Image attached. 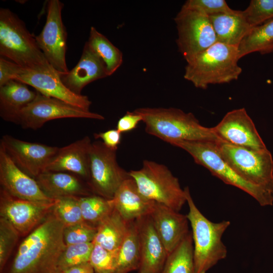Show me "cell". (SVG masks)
Instances as JSON below:
<instances>
[{
  "label": "cell",
  "instance_id": "6da1fadb",
  "mask_svg": "<svg viewBox=\"0 0 273 273\" xmlns=\"http://www.w3.org/2000/svg\"><path fill=\"white\" fill-rule=\"evenodd\" d=\"M64 228L52 211L23 240L4 273H61L58 262L66 246Z\"/></svg>",
  "mask_w": 273,
  "mask_h": 273
},
{
  "label": "cell",
  "instance_id": "7a4b0ae2",
  "mask_svg": "<svg viewBox=\"0 0 273 273\" xmlns=\"http://www.w3.org/2000/svg\"><path fill=\"white\" fill-rule=\"evenodd\" d=\"M140 115L145 131L170 144L180 141H217L212 127L202 125L194 115L175 108L144 107L133 111Z\"/></svg>",
  "mask_w": 273,
  "mask_h": 273
},
{
  "label": "cell",
  "instance_id": "3957f363",
  "mask_svg": "<svg viewBox=\"0 0 273 273\" xmlns=\"http://www.w3.org/2000/svg\"><path fill=\"white\" fill-rule=\"evenodd\" d=\"M189 206L187 215L192 228L195 273H207L226 257V247L222 237L231 222H213L206 218L195 205L188 187L185 189Z\"/></svg>",
  "mask_w": 273,
  "mask_h": 273
},
{
  "label": "cell",
  "instance_id": "277c9868",
  "mask_svg": "<svg viewBox=\"0 0 273 273\" xmlns=\"http://www.w3.org/2000/svg\"><path fill=\"white\" fill-rule=\"evenodd\" d=\"M240 59L238 47L217 42L187 62L184 78L202 89L229 83L238 79L242 72Z\"/></svg>",
  "mask_w": 273,
  "mask_h": 273
},
{
  "label": "cell",
  "instance_id": "5b68a950",
  "mask_svg": "<svg viewBox=\"0 0 273 273\" xmlns=\"http://www.w3.org/2000/svg\"><path fill=\"white\" fill-rule=\"evenodd\" d=\"M0 55L22 68L52 67L24 22L7 8L0 9Z\"/></svg>",
  "mask_w": 273,
  "mask_h": 273
},
{
  "label": "cell",
  "instance_id": "8992f818",
  "mask_svg": "<svg viewBox=\"0 0 273 273\" xmlns=\"http://www.w3.org/2000/svg\"><path fill=\"white\" fill-rule=\"evenodd\" d=\"M216 142L180 141L170 144L188 152L195 162L207 168L224 183L236 187L252 196L261 206L273 205V193L245 180L220 155Z\"/></svg>",
  "mask_w": 273,
  "mask_h": 273
},
{
  "label": "cell",
  "instance_id": "52a82bcc",
  "mask_svg": "<svg viewBox=\"0 0 273 273\" xmlns=\"http://www.w3.org/2000/svg\"><path fill=\"white\" fill-rule=\"evenodd\" d=\"M16 80L34 88L46 96L89 111L92 102L86 96L76 95L63 83L60 74L53 67L32 69L22 68L0 57V86L10 80Z\"/></svg>",
  "mask_w": 273,
  "mask_h": 273
},
{
  "label": "cell",
  "instance_id": "ba28073f",
  "mask_svg": "<svg viewBox=\"0 0 273 273\" xmlns=\"http://www.w3.org/2000/svg\"><path fill=\"white\" fill-rule=\"evenodd\" d=\"M129 175L135 182L139 192L147 199L163 204L179 212L187 202L185 189L178 178L164 165L145 160L139 170Z\"/></svg>",
  "mask_w": 273,
  "mask_h": 273
},
{
  "label": "cell",
  "instance_id": "9c48e42d",
  "mask_svg": "<svg viewBox=\"0 0 273 273\" xmlns=\"http://www.w3.org/2000/svg\"><path fill=\"white\" fill-rule=\"evenodd\" d=\"M216 144L222 158L241 177L273 193V158L267 148L250 149L219 140Z\"/></svg>",
  "mask_w": 273,
  "mask_h": 273
},
{
  "label": "cell",
  "instance_id": "30bf717a",
  "mask_svg": "<svg viewBox=\"0 0 273 273\" xmlns=\"http://www.w3.org/2000/svg\"><path fill=\"white\" fill-rule=\"evenodd\" d=\"M116 151L100 140L93 142L89 150L87 184L93 193L108 199H112L122 183L130 177L128 172L119 165Z\"/></svg>",
  "mask_w": 273,
  "mask_h": 273
},
{
  "label": "cell",
  "instance_id": "8fae6325",
  "mask_svg": "<svg viewBox=\"0 0 273 273\" xmlns=\"http://www.w3.org/2000/svg\"><path fill=\"white\" fill-rule=\"evenodd\" d=\"M174 20L177 30L176 42L187 62L217 42L209 16L181 8Z\"/></svg>",
  "mask_w": 273,
  "mask_h": 273
},
{
  "label": "cell",
  "instance_id": "7c38bea8",
  "mask_svg": "<svg viewBox=\"0 0 273 273\" xmlns=\"http://www.w3.org/2000/svg\"><path fill=\"white\" fill-rule=\"evenodd\" d=\"M64 4L59 0L48 1L47 19L35 38L51 66L60 74L69 72L66 61L67 33L62 19Z\"/></svg>",
  "mask_w": 273,
  "mask_h": 273
},
{
  "label": "cell",
  "instance_id": "4fadbf2b",
  "mask_svg": "<svg viewBox=\"0 0 273 273\" xmlns=\"http://www.w3.org/2000/svg\"><path fill=\"white\" fill-rule=\"evenodd\" d=\"M67 118L100 120L105 119L100 114L83 110L37 92L35 98L21 112L19 124L24 128L35 130L40 128L48 121Z\"/></svg>",
  "mask_w": 273,
  "mask_h": 273
},
{
  "label": "cell",
  "instance_id": "5bb4252c",
  "mask_svg": "<svg viewBox=\"0 0 273 273\" xmlns=\"http://www.w3.org/2000/svg\"><path fill=\"white\" fill-rule=\"evenodd\" d=\"M0 146L21 170L34 179L46 171L59 149L24 141L8 134L2 136Z\"/></svg>",
  "mask_w": 273,
  "mask_h": 273
},
{
  "label": "cell",
  "instance_id": "9a60e30c",
  "mask_svg": "<svg viewBox=\"0 0 273 273\" xmlns=\"http://www.w3.org/2000/svg\"><path fill=\"white\" fill-rule=\"evenodd\" d=\"M54 205L19 199L1 188L0 217L9 221L21 236H26L39 225L53 211Z\"/></svg>",
  "mask_w": 273,
  "mask_h": 273
},
{
  "label": "cell",
  "instance_id": "2e32d148",
  "mask_svg": "<svg viewBox=\"0 0 273 273\" xmlns=\"http://www.w3.org/2000/svg\"><path fill=\"white\" fill-rule=\"evenodd\" d=\"M212 128L218 140L231 145L256 150L267 148L244 108L228 112Z\"/></svg>",
  "mask_w": 273,
  "mask_h": 273
},
{
  "label": "cell",
  "instance_id": "e0dca14e",
  "mask_svg": "<svg viewBox=\"0 0 273 273\" xmlns=\"http://www.w3.org/2000/svg\"><path fill=\"white\" fill-rule=\"evenodd\" d=\"M0 184L12 196L42 205H52L55 200L47 196L35 179L21 170L0 146Z\"/></svg>",
  "mask_w": 273,
  "mask_h": 273
},
{
  "label": "cell",
  "instance_id": "ac0fdd59",
  "mask_svg": "<svg viewBox=\"0 0 273 273\" xmlns=\"http://www.w3.org/2000/svg\"><path fill=\"white\" fill-rule=\"evenodd\" d=\"M136 220L140 243L139 273H160L168 253L149 215Z\"/></svg>",
  "mask_w": 273,
  "mask_h": 273
},
{
  "label": "cell",
  "instance_id": "d6986e66",
  "mask_svg": "<svg viewBox=\"0 0 273 273\" xmlns=\"http://www.w3.org/2000/svg\"><path fill=\"white\" fill-rule=\"evenodd\" d=\"M150 216L168 255L190 232L187 215L155 202Z\"/></svg>",
  "mask_w": 273,
  "mask_h": 273
},
{
  "label": "cell",
  "instance_id": "ffe728a7",
  "mask_svg": "<svg viewBox=\"0 0 273 273\" xmlns=\"http://www.w3.org/2000/svg\"><path fill=\"white\" fill-rule=\"evenodd\" d=\"M108 76L105 64L86 42L77 64L67 73L60 74V78L69 90L80 95L86 85Z\"/></svg>",
  "mask_w": 273,
  "mask_h": 273
},
{
  "label": "cell",
  "instance_id": "44dd1931",
  "mask_svg": "<svg viewBox=\"0 0 273 273\" xmlns=\"http://www.w3.org/2000/svg\"><path fill=\"white\" fill-rule=\"evenodd\" d=\"M92 142L88 136L59 148L46 171L66 172L87 181L89 177V150Z\"/></svg>",
  "mask_w": 273,
  "mask_h": 273
},
{
  "label": "cell",
  "instance_id": "7402d4cb",
  "mask_svg": "<svg viewBox=\"0 0 273 273\" xmlns=\"http://www.w3.org/2000/svg\"><path fill=\"white\" fill-rule=\"evenodd\" d=\"M78 177L66 172L46 171L35 180L44 194L52 199L93 195L88 185Z\"/></svg>",
  "mask_w": 273,
  "mask_h": 273
},
{
  "label": "cell",
  "instance_id": "603a6c76",
  "mask_svg": "<svg viewBox=\"0 0 273 273\" xmlns=\"http://www.w3.org/2000/svg\"><path fill=\"white\" fill-rule=\"evenodd\" d=\"M112 199L114 208L128 222L149 215L155 203L139 192L130 177L122 183Z\"/></svg>",
  "mask_w": 273,
  "mask_h": 273
},
{
  "label": "cell",
  "instance_id": "cb8c5ba5",
  "mask_svg": "<svg viewBox=\"0 0 273 273\" xmlns=\"http://www.w3.org/2000/svg\"><path fill=\"white\" fill-rule=\"evenodd\" d=\"M36 91L23 82L10 80L0 86V116L5 121L19 124L22 110L36 97Z\"/></svg>",
  "mask_w": 273,
  "mask_h": 273
},
{
  "label": "cell",
  "instance_id": "d4e9b609",
  "mask_svg": "<svg viewBox=\"0 0 273 273\" xmlns=\"http://www.w3.org/2000/svg\"><path fill=\"white\" fill-rule=\"evenodd\" d=\"M217 41L238 47L252 28L244 17L242 11L234 14H219L209 16Z\"/></svg>",
  "mask_w": 273,
  "mask_h": 273
},
{
  "label": "cell",
  "instance_id": "484cf974",
  "mask_svg": "<svg viewBox=\"0 0 273 273\" xmlns=\"http://www.w3.org/2000/svg\"><path fill=\"white\" fill-rule=\"evenodd\" d=\"M129 222L114 208L97 226L93 243L110 251L119 249L127 233Z\"/></svg>",
  "mask_w": 273,
  "mask_h": 273
},
{
  "label": "cell",
  "instance_id": "4316f807",
  "mask_svg": "<svg viewBox=\"0 0 273 273\" xmlns=\"http://www.w3.org/2000/svg\"><path fill=\"white\" fill-rule=\"evenodd\" d=\"M140 243L136 220L130 221L127 233L118 250L114 273H128L139 269Z\"/></svg>",
  "mask_w": 273,
  "mask_h": 273
},
{
  "label": "cell",
  "instance_id": "83f0119b",
  "mask_svg": "<svg viewBox=\"0 0 273 273\" xmlns=\"http://www.w3.org/2000/svg\"><path fill=\"white\" fill-rule=\"evenodd\" d=\"M240 59L249 54L273 52V19L252 28L238 47Z\"/></svg>",
  "mask_w": 273,
  "mask_h": 273
},
{
  "label": "cell",
  "instance_id": "f1b7e54d",
  "mask_svg": "<svg viewBox=\"0 0 273 273\" xmlns=\"http://www.w3.org/2000/svg\"><path fill=\"white\" fill-rule=\"evenodd\" d=\"M86 42L103 61L109 76L112 75L122 65L123 54L121 51L93 26L90 27L89 38Z\"/></svg>",
  "mask_w": 273,
  "mask_h": 273
},
{
  "label": "cell",
  "instance_id": "f546056e",
  "mask_svg": "<svg viewBox=\"0 0 273 273\" xmlns=\"http://www.w3.org/2000/svg\"><path fill=\"white\" fill-rule=\"evenodd\" d=\"M160 273H195L193 243L191 232L168 255Z\"/></svg>",
  "mask_w": 273,
  "mask_h": 273
},
{
  "label": "cell",
  "instance_id": "4dcf8cb0",
  "mask_svg": "<svg viewBox=\"0 0 273 273\" xmlns=\"http://www.w3.org/2000/svg\"><path fill=\"white\" fill-rule=\"evenodd\" d=\"M83 220L97 227L114 209L112 199L93 194L78 198Z\"/></svg>",
  "mask_w": 273,
  "mask_h": 273
},
{
  "label": "cell",
  "instance_id": "1f68e13d",
  "mask_svg": "<svg viewBox=\"0 0 273 273\" xmlns=\"http://www.w3.org/2000/svg\"><path fill=\"white\" fill-rule=\"evenodd\" d=\"M78 198L68 197L55 200L53 211L65 226L84 221Z\"/></svg>",
  "mask_w": 273,
  "mask_h": 273
},
{
  "label": "cell",
  "instance_id": "d6a6232c",
  "mask_svg": "<svg viewBox=\"0 0 273 273\" xmlns=\"http://www.w3.org/2000/svg\"><path fill=\"white\" fill-rule=\"evenodd\" d=\"M94 243L66 245L58 262L61 273L73 266L89 261Z\"/></svg>",
  "mask_w": 273,
  "mask_h": 273
},
{
  "label": "cell",
  "instance_id": "836d02e7",
  "mask_svg": "<svg viewBox=\"0 0 273 273\" xmlns=\"http://www.w3.org/2000/svg\"><path fill=\"white\" fill-rule=\"evenodd\" d=\"M19 232L5 218L0 217V271L2 273L17 244Z\"/></svg>",
  "mask_w": 273,
  "mask_h": 273
},
{
  "label": "cell",
  "instance_id": "e575fe53",
  "mask_svg": "<svg viewBox=\"0 0 273 273\" xmlns=\"http://www.w3.org/2000/svg\"><path fill=\"white\" fill-rule=\"evenodd\" d=\"M118 250L110 251L99 245L94 244L88 262L92 266L95 273H114Z\"/></svg>",
  "mask_w": 273,
  "mask_h": 273
},
{
  "label": "cell",
  "instance_id": "d590c367",
  "mask_svg": "<svg viewBox=\"0 0 273 273\" xmlns=\"http://www.w3.org/2000/svg\"><path fill=\"white\" fill-rule=\"evenodd\" d=\"M243 14L251 28L273 19V0H252Z\"/></svg>",
  "mask_w": 273,
  "mask_h": 273
},
{
  "label": "cell",
  "instance_id": "8d00e7d4",
  "mask_svg": "<svg viewBox=\"0 0 273 273\" xmlns=\"http://www.w3.org/2000/svg\"><path fill=\"white\" fill-rule=\"evenodd\" d=\"M97 227L85 221L65 226L63 232L66 245L93 242Z\"/></svg>",
  "mask_w": 273,
  "mask_h": 273
},
{
  "label": "cell",
  "instance_id": "74e56055",
  "mask_svg": "<svg viewBox=\"0 0 273 273\" xmlns=\"http://www.w3.org/2000/svg\"><path fill=\"white\" fill-rule=\"evenodd\" d=\"M181 8L195 10L208 16L219 14H234L237 11L230 8L224 0H188Z\"/></svg>",
  "mask_w": 273,
  "mask_h": 273
},
{
  "label": "cell",
  "instance_id": "f35d334b",
  "mask_svg": "<svg viewBox=\"0 0 273 273\" xmlns=\"http://www.w3.org/2000/svg\"><path fill=\"white\" fill-rule=\"evenodd\" d=\"M142 120L139 114L134 111H127L118 120L116 129L121 133L130 131L135 129Z\"/></svg>",
  "mask_w": 273,
  "mask_h": 273
},
{
  "label": "cell",
  "instance_id": "ab89813d",
  "mask_svg": "<svg viewBox=\"0 0 273 273\" xmlns=\"http://www.w3.org/2000/svg\"><path fill=\"white\" fill-rule=\"evenodd\" d=\"M95 139L102 140V142L108 148L117 150L121 141V133L116 128L111 129L94 134Z\"/></svg>",
  "mask_w": 273,
  "mask_h": 273
},
{
  "label": "cell",
  "instance_id": "60d3db41",
  "mask_svg": "<svg viewBox=\"0 0 273 273\" xmlns=\"http://www.w3.org/2000/svg\"><path fill=\"white\" fill-rule=\"evenodd\" d=\"M63 273H95V272L91 264L89 262H87L70 267Z\"/></svg>",
  "mask_w": 273,
  "mask_h": 273
},
{
  "label": "cell",
  "instance_id": "b9f144b4",
  "mask_svg": "<svg viewBox=\"0 0 273 273\" xmlns=\"http://www.w3.org/2000/svg\"></svg>",
  "mask_w": 273,
  "mask_h": 273
}]
</instances>
